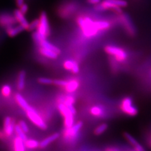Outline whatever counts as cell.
<instances>
[{
	"label": "cell",
	"instance_id": "1",
	"mask_svg": "<svg viewBox=\"0 0 151 151\" xmlns=\"http://www.w3.org/2000/svg\"><path fill=\"white\" fill-rule=\"evenodd\" d=\"M76 22L84 35L88 38L95 37L100 32L97 26L96 21H93L89 17H78L76 19Z\"/></svg>",
	"mask_w": 151,
	"mask_h": 151
},
{
	"label": "cell",
	"instance_id": "2",
	"mask_svg": "<svg viewBox=\"0 0 151 151\" xmlns=\"http://www.w3.org/2000/svg\"><path fill=\"white\" fill-rule=\"evenodd\" d=\"M83 126V122L78 121L71 127L64 128L63 132V137L65 141L68 142H71L75 141L79 136L80 130H81Z\"/></svg>",
	"mask_w": 151,
	"mask_h": 151
},
{
	"label": "cell",
	"instance_id": "3",
	"mask_svg": "<svg viewBox=\"0 0 151 151\" xmlns=\"http://www.w3.org/2000/svg\"><path fill=\"white\" fill-rule=\"evenodd\" d=\"M25 113L28 119L38 128L42 130H45L48 129V125L46 122L34 108L31 106L30 109L25 111Z\"/></svg>",
	"mask_w": 151,
	"mask_h": 151
},
{
	"label": "cell",
	"instance_id": "4",
	"mask_svg": "<svg viewBox=\"0 0 151 151\" xmlns=\"http://www.w3.org/2000/svg\"><path fill=\"white\" fill-rule=\"evenodd\" d=\"M58 108L60 114L64 119V128H69L73 126L74 124V115L69 109V108L63 103H59Z\"/></svg>",
	"mask_w": 151,
	"mask_h": 151
},
{
	"label": "cell",
	"instance_id": "5",
	"mask_svg": "<svg viewBox=\"0 0 151 151\" xmlns=\"http://www.w3.org/2000/svg\"><path fill=\"white\" fill-rule=\"evenodd\" d=\"M120 108L121 111L127 116H135L138 114L139 110L133 103V100L130 96H127L122 99Z\"/></svg>",
	"mask_w": 151,
	"mask_h": 151
},
{
	"label": "cell",
	"instance_id": "6",
	"mask_svg": "<svg viewBox=\"0 0 151 151\" xmlns=\"http://www.w3.org/2000/svg\"><path fill=\"white\" fill-rule=\"evenodd\" d=\"M105 51L106 54L112 56L116 61L123 63L127 59V53L120 47L108 45L105 47Z\"/></svg>",
	"mask_w": 151,
	"mask_h": 151
},
{
	"label": "cell",
	"instance_id": "7",
	"mask_svg": "<svg viewBox=\"0 0 151 151\" xmlns=\"http://www.w3.org/2000/svg\"><path fill=\"white\" fill-rule=\"evenodd\" d=\"M39 24L37 30V32L44 38L48 37L50 34V28L49 26V23L45 12H43L40 13L39 17Z\"/></svg>",
	"mask_w": 151,
	"mask_h": 151
},
{
	"label": "cell",
	"instance_id": "8",
	"mask_svg": "<svg viewBox=\"0 0 151 151\" xmlns=\"http://www.w3.org/2000/svg\"><path fill=\"white\" fill-rule=\"evenodd\" d=\"M3 131L5 134L6 137H10L15 132V121L10 116H6L3 120Z\"/></svg>",
	"mask_w": 151,
	"mask_h": 151
},
{
	"label": "cell",
	"instance_id": "9",
	"mask_svg": "<svg viewBox=\"0 0 151 151\" xmlns=\"http://www.w3.org/2000/svg\"><path fill=\"white\" fill-rule=\"evenodd\" d=\"M17 20L14 15L8 13H0V26L4 28H8L14 26L17 23Z\"/></svg>",
	"mask_w": 151,
	"mask_h": 151
},
{
	"label": "cell",
	"instance_id": "10",
	"mask_svg": "<svg viewBox=\"0 0 151 151\" xmlns=\"http://www.w3.org/2000/svg\"><path fill=\"white\" fill-rule=\"evenodd\" d=\"M120 20L127 33L130 35L134 36L135 34V30L130 18L125 14H120Z\"/></svg>",
	"mask_w": 151,
	"mask_h": 151
},
{
	"label": "cell",
	"instance_id": "11",
	"mask_svg": "<svg viewBox=\"0 0 151 151\" xmlns=\"http://www.w3.org/2000/svg\"><path fill=\"white\" fill-rule=\"evenodd\" d=\"M124 137L135 151H147L144 146L142 145L133 136L128 133V132H124Z\"/></svg>",
	"mask_w": 151,
	"mask_h": 151
},
{
	"label": "cell",
	"instance_id": "12",
	"mask_svg": "<svg viewBox=\"0 0 151 151\" xmlns=\"http://www.w3.org/2000/svg\"><path fill=\"white\" fill-rule=\"evenodd\" d=\"M63 66L65 70L71 71L74 74H77L79 72V66L77 62L74 60H66L64 61Z\"/></svg>",
	"mask_w": 151,
	"mask_h": 151
},
{
	"label": "cell",
	"instance_id": "13",
	"mask_svg": "<svg viewBox=\"0 0 151 151\" xmlns=\"http://www.w3.org/2000/svg\"><path fill=\"white\" fill-rule=\"evenodd\" d=\"M59 137H60V134L58 133V132H56V133L52 134V135H49V137H47L45 138L44 139H43L42 141L40 142L39 147L40 149H45L49 144L54 142V141H55L56 140H58Z\"/></svg>",
	"mask_w": 151,
	"mask_h": 151
},
{
	"label": "cell",
	"instance_id": "14",
	"mask_svg": "<svg viewBox=\"0 0 151 151\" xmlns=\"http://www.w3.org/2000/svg\"><path fill=\"white\" fill-rule=\"evenodd\" d=\"M13 15L17 19V22L20 23L25 29L27 30L28 26H29V23H28L27 20L25 18L24 15L20 11V9H16V10L14 11Z\"/></svg>",
	"mask_w": 151,
	"mask_h": 151
},
{
	"label": "cell",
	"instance_id": "15",
	"mask_svg": "<svg viewBox=\"0 0 151 151\" xmlns=\"http://www.w3.org/2000/svg\"><path fill=\"white\" fill-rule=\"evenodd\" d=\"M79 86V82L76 79H71L69 81H67L65 86L63 88L64 90L69 93H71L76 91Z\"/></svg>",
	"mask_w": 151,
	"mask_h": 151
},
{
	"label": "cell",
	"instance_id": "16",
	"mask_svg": "<svg viewBox=\"0 0 151 151\" xmlns=\"http://www.w3.org/2000/svg\"><path fill=\"white\" fill-rule=\"evenodd\" d=\"M13 151H26L25 142L20 137L17 136L13 141Z\"/></svg>",
	"mask_w": 151,
	"mask_h": 151
},
{
	"label": "cell",
	"instance_id": "17",
	"mask_svg": "<svg viewBox=\"0 0 151 151\" xmlns=\"http://www.w3.org/2000/svg\"><path fill=\"white\" fill-rule=\"evenodd\" d=\"M39 52L42 55L45 57L47 58L51 59H55L58 58V57L59 55V54L55 52L50 50L49 49L44 48V47H39Z\"/></svg>",
	"mask_w": 151,
	"mask_h": 151
},
{
	"label": "cell",
	"instance_id": "18",
	"mask_svg": "<svg viewBox=\"0 0 151 151\" xmlns=\"http://www.w3.org/2000/svg\"><path fill=\"white\" fill-rule=\"evenodd\" d=\"M15 99L17 103L18 104V105L20 106L25 111L28 110V109H30L31 106L29 105V104H28L27 101L25 100V98L22 96V94H20V93L16 94Z\"/></svg>",
	"mask_w": 151,
	"mask_h": 151
},
{
	"label": "cell",
	"instance_id": "19",
	"mask_svg": "<svg viewBox=\"0 0 151 151\" xmlns=\"http://www.w3.org/2000/svg\"><path fill=\"white\" fill-rule=\"evenodd\" d=\"M25 28H23L21 25H17L16 27H8L7 28H6V30L8 35L9 37H15L16 35H17L18 34H20L22 32H23V30H24Z\"/></svg>",
	"mask_w": 151,
	"mask_h": 151
},
{
	"label": "cell",
	"instance_id": "20",
	"mask_svg": "<svg viewBox=\"0 0 151 151\" xmlns=\"http://www.w3.org/2000/svg\"><path fill=\"white\" fill-rule=\"evenodd\" d=\"M26 72L25 70H21L19 73L17 79V88L19 91H22L25 88Z\"/></svg>",
	"mask_w": 151,
	"mask_h": 151
},
{
	"label": "cell",
	"instance_id": "21",
	"mask_svg": "<svg viewBox=\"0 0 151 151\" xmlns=\"http://www.w3.org/2000/svg\"><path fill=\"white\" fill-rule=\"evenodd\" d=\"M39 46L44 47V48H45V49H49L50 50H52V51L55 52H56L57 54H58L59 55L60 53V50L58 48V47H57L54 44L50 43V42H49V41H47L46 39L42 40L40 42V44H39Z\"/></svg>",
	"mask_w": 151,
	"mask_h": 151
},
{
	"label": "cell",
	"instance_id": "22",
	"mask_svg": "<svg viewBox=\"0 0 151 151\" xmlns=\"http://www.w3.org/2000/svg\"><path fill=\"white\" fill-rule=\"evenodd\" d=\"M89 112H90L91 115L96 118H101L105 115V111H104L103 108L100 106L97 105L92 106L90 108Z\"/></svg>",
	"mask_w": 151,
	"mask_h": 151
},
{
	"label": "cell",
	"instance_id": "23",
	"mask_svg": "<svg viewBox=\"0 0 151 151\" xmlns=\"http://www.w3.org/2000/svg\"><path fill=\"white\" fill-rule=\"evenodd\" d=\"M25 147L29 149H35L39 147L40 142L35 139H27L25 142Z\"/></svg>",
	"mask_w": 151,
	"mask_h": 151
},
{
	"label": "cell",
	"instance_id": "24",
	"mask_svg": "<svg viewBox=\"0 0 151 151\" xmlns=\"http://www.w3.org/2000/svg\"><path fill=\"white\" fill-rule=\"evenodd\" d=\"M108 128V125L107 124H101L100 125H99L98 126H97L95 129H94L93 133L94 134L96 135V136H99L100 135H102L103 133L107 130Z\"/></svg>",
	"mask_w": 151,
	"mask_h": 151
},
{
	"label": "cell",
	"instance_id": "25",
	"mask_svg": "<svg viewBox=\"0 0 151 151\" xmlns=\"http://www.w3.org/2000/svg\"><path fill=\"white\" fill-rule=\"evenodd\" d=\"M97 26L98 28V30L100 31H104L109 29L110 28V23L107 21H101L98 20L96 21Z\"/></svg>",
	"mask_w": 151,
	"mask_h": 151
},
{
	"label": "cell",
	"instance_id": "26",
	"mask_svg": "<svg viewBox=\"0 0 151 151\" xmlns=\"http://www.w3.org/2000/svg\"><path fill=\"white\" fill-rule=\"evenodd\" d=\"M15 132L17 135L18 137H20L24 142H25L28 139L26 133H25V132L22 130V129L20 128V127L19 126L18 124L15 125Z\"/></svg>",
	"mask_w": 151,
	"mask_h": 151
},
{
	"label": "cell",
	"instance_id": "27",
	"mask_svg": "<svg viewBox=\"0 0 151 151\" xmlns=\"http://www.w3.org/2000/svg\"><path fill=\"white\" fill-rule=\"evenodd\" d=\"M32 39H33V40H34V41L35 42V43L37 45H39V44H40V42H41L42 40L46 39L45 38L42 37L37 31L33 33V34H32Z\"/></svg>",
	"mask_w": 151,
	"mask_h": 151
},
{
	"label": "cell",
	"instance_id": "28",
	"mask_svg": "<svg viewBox=\"0 0 151 151\" xmlns=\"http://www.w3.org/2000/svg\"><path fill=\"white\" fill-rule=\"evenodd\" d=\"M1 94L4 97L8 98L12 94V88L8 84H5L1 88Z\"/></svg>",
	"mask_w": 151,
	"mask_h": 151
},
{
	"label": "cell",
	"instance_id": "29",
	"mask_svg": "<svg viewBox=\"0 0 151 151\" xmlns=\"http://www.w3.org/2000/svg\"><path fill=\"white\" fill-rule=\"evenodd\" d=\"M39 24V19H35L34 21H32L30 23H29V26L27 30L28 31H34L37 29L38 26Z\"/></svg>",
	"mask_w": 151,
	"mask_h": 151
},
{
	"label": "cell",
	"instance_id": "30",
	"mask_svg": "<svg viewBox=\"0 0 151 151\" xmlns=\"http://www.w3.org/2000/svg\"><path fill=\"white\" fill-rule=\"evenodd\" d=\"M110 1L113 3L116 6L120 8H125L127 6V2L125 0H110Z\"/></svg>",
	"mask_w": 151,
	"mask_h": 151
},
{
	"label": "cell",
	"instance_id": "31",
	"mask_svg": "<svg viewBox=\"0 0 151 151\" xmlns=\"http://www.w3.org/2000/svg\"><path fill=\"white\" fill-rule=\"evenodd\" d=\"M17 124L20 127V128L22 129L23 132H25V133L27 134L29 132V127H28L27 124L24 120H19Z\"/></svg>",
	"mask_w": 151,
	"mask_h": 151
},
{
	"label": "cell",
	"instance_id": "32",
	"mask_svg": "<svg viewBox=\"0 0 151 151\" xmlns=\"http://www.w3.org/2000/svg\"><path fill=\"white\" fill-rule=\"evenodd\" d=\"M66 83H67V81H66V80H63V79L53 80V84L54 85L62 87V88H64L65 86Z\"/></svg>",
	"mask_w": 151,
	"mask_h": 151
},
{
	"label": "cell",
	"instance_id": "33",
	"mask_svg": "<svg viewBox=\"0 0 151 151\" xmlns=\"http://www.w3.org/2000/svg\"><path fill=\"white\" fill-rule=\"evenodd\" d=\"M39 83L43 84H53V80L47 78H40L38 79Z\"/></svg>",
	"mask_w": 151,
	"mask_h": 151
},
{
	"label": "cell",
	"instance_id": "34",
	"mask_svg": "<svg viewBox=\"0 0 151 151\" xmlns=\"http://www.w3.org/2000/svg\"><path fill=\"white\" fill-rule=\"evenodd\" d=\"M105 151H122V148L116 146H108L105 149Z\"/></svg>",
	"mask_w": 151,
	"mask_h": 151
},
{
	"label": "cell",
	"instance_id": "35",
	"mask_svg": "<svg viewBox=\"0 0 151 151\" xmlns=\"http://www.w3.org/2000/svg\"><path fill=\"white\" fill-rule=\"evenodd\" d=\"M28 9V7L27 4L23 3L22 5L20 7V11L23 14V15H25V14L27 13Z\"/></svg>",
	"mask_w": 151,
	"mask_h": 151
},
{
	"label": "cell",
	"instance_id": "36",
	"mask_svg": "<svg viewBox=\"0 0 151 151\" xmlns=\"http://www.w3.org/2000/svg\"><path fill=\"white\" fill-rule=\"evenodd\" d=\"M87 2L91 4L96 5L98 4H100L101 2V0H86Z\"/></svg>",
	"mask_w": 151,
	"mask_h": 151
},
{
	"label": "cell",
	"instance_id": "37",
	"mask_svg": "<svg viewBox=\"0 0 151 151\" xmlns=\"http://www.w3.org/2000/svg\"><path fill=\"white\" fill-rule=\"evenodd\" d=\"M6 136L5 134L4 133V132L3 130H0V140L1 141H4L6 139Z\"/></svg>",
	"mask_w": 151,
	"mask_h": 151
},
{
	"label": "cell",
	"instance_id": "38",
	"mask_svg": "<svg viewBox=\"0 0 151 151\" xmlns=\"http://www.w3.org/2000/svg\"><path fill=\"white\" fill-rule=\"evenodd\" d=\"M122 151H135L134 148H129L128 147H124L122 148Z\"/></svg>",
	"mask_w": 151,
	"mask_h": 151
},
{
	"label": "cell",
	"instance_id": "39",
	"mask_svg": "<svg viewBox=\"0 0 151 151\" xmlns=\"http://www.w3.org/2000/svg\"><path fill=\"white\" fill-rule=\"evenodd\" d=\"M150 145H151V141H150Z\"/></svg>",
	"mask_w": 151,
	"mask_h": 151
}]
</instances>
